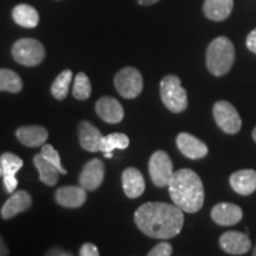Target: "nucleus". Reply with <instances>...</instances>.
<instances>
[{"instance_id":"0eeeda50","label":"nucleus","mask_w":256,"mask_h":256,"mask_svg":"<svg viewBox=\"0 0 256 256\" xmlns=\"http://www.w3.org/2000/svg\"><path fill=\"white\" fill-rule=\"evenodd\" d=\"M214 118L220 130L226 134H236L241 130L242 120L238 112L228 101H217L214 104Z\"/></svg>"},{"instance_id":"2f4dec72","label":"nucleus","mask_w":256,"mask_h":256,"mask_svg":"<svg viewBox=\"0 0 256 256\" xmlns=\"http://www.w3.org/2000/svg\"><path fill=\"white\" fill-rule=\"evenodd\" d=\"M48 255H60V256L68 255L69 256V255H72V252L63 250V249H60V248H54V249H51L49 252H48Z\"/></svg>"},{"instance_id":"9d476101","label":"nucleus","mask_w":256,"mask_h":256,"mask_svg":"<svg viewBox=\"0 0 256 256\" xmlns=\"http://www.w3.org/2000/svg\"><path fill=\"white\" fill-rule=\"evenodd\" d=\"M220 246L229 255H244L250 250L252 241L247 234L226 232L220 238Z\"/></svg>"},{"instance_id":"72a5a7b5","label":"nucleus","mask_w":256,"mask_h":256,"mask_svg":"<svg viewBox=\"0 0 256 256\" xmlns=\"http://www.w3.org/2000/svg\"><path fill=\"white\" fill-rule=\"evenodd\" d=\"M138 2H139L140 5H153L156 4V2H158L159 0H136Z\"/></svg>"},{"instance_id":"473e14b6","label":"nucleus","mask_w":256,"mask_h":256,"mask_svg":"<svg viewBox=\"0 0 256 256\" xmlns=\"http://www.w3.org/2000/svg\"><path fill=\"white\" fill-rule=\"evenodd\" d=\"M5 255H8V249L6 247L4 240H2V236H0V256H5Z\"/></svg>"},{"instance_id":"f704fd0d","label":"nucleus","mask_w":256,"mask_h":256,"mask_svg":"<svg viewBox=\"0 0 256 256\" xmlns=\"http://www.w3.org/2000/svg\"><path fill=\"white\" fill-rule=\"evenodd\" d=\"M252 139H254V142H256V126H255L254 130H252Z\"/></svg>"},{"instance_id":"6e6552de","label":"nucleus","mask_w":256,"mask_h":256,"mask_svg":"<svg viewBox=\"0 0 256 256\" xmlns=\"http://www.w3.org/2000/svg\"><path fill=\"white\" fill-rule=\"evenodd\" d=\"M148 171L153 184L158 188L168 186L174 176V165L171 158L165 151H156L152 154L148 162Z\"/></svg>"},{"instance_id":"4be33fe9","label":"nucleus","mask_w":256,"mask_h":256,"mask_svg":"<svg viewBox=\"0 0 256 256\" xmlns=\"http://www.w3.org/2000/svg\"><path fill=\"white\" fill-rule=\"evenodd\" d=\"M12 18L18 25L28 28H36L40 23V14L37 10L28 4L16 6L12 11Z\"/></svg>"},{"instance_id":"dca6fc26","label":"nucleus","mask_w":256,"mask_h":256,"mask_svg":"<svg viewBox=\"0 0 256 256\" xmlns=\"http://www.w3.org/2000/svg\"><path fill=\"white\" fill-rule=\"evenodd\" d=\"M32 206V198L26 191H17L5 202L2 208V217L4 220H10L18 214L26 211Z\"/></svg>"},{"instance_id":"c85d7f7f","label":"nucleus","mask_w":256,"mask_h":256,"mask_svg":"<svg viewBox=\"0 0 256 256\" xmlns=\"http://www.w3.org/2000/svg\"><path fill=\"white\" fill-rule=\"evenodd\" d=\"M172 254V246L168 242H162L148 252L150 256H170Z\"/></svg>"},{"instance_id":"6ab92c4d","label":"nucleus","mask_w":256,"mask_h":256,"mask_svg":"<svg viewBox=\"0 0 256 256\" xmlns=\"http://www.w3.org/2000/svg\"><path fill=\"white\" fill-rule=\"evenodd\" d=\"M78 138L82 148L88 152L100 151V144L102 134L95 126H92L88 121H83L78 127Z\"/></svg>"},{"instance_id":"c756f323","label":"nucleus","mask_w":256,"mask_h":256,"mask_svg":"<svg viewBox=\"0 0 256 256\" xmlns=\"http://www.w3.org/2000/svg\"><path fill=\"white\" fill-rule=\"evenodd\" d=\"M80 255L81 256H98V249L96 248L95 244L92 243H84L80 250Z\"/></svg>"},{"instance_id":"e433bc0d","label":"nucleus","mask_w":256,"mask_h":256,"mask_svg":"<svg viewBox=\"0 0 256 256\" xmlns=\"http://www.w3.org/2000/svg\"><path fill=\"white\" fill-rule=\"evenodd\" d=\"M252 255L256 256V247H255V249H254V252H252Z\"/></svg>"},{"instance_id":"c9c22d12","label":"nucleus","mask_w":256,"mask_h":256,"mask_svg":"<svg viewBox=\"0 0 256 256\" xmlns=\"http://www.w3.org/2000/svg\"><path fill=\"white\" fill-rule=\"evenodd\" d=\"M0 177H2V162H0Z\"/></svg>"},{"instance_id":"f3484780","label":"nucleus","mask_w":256,"mask_h":256,"mask_svg":"<svg viewBox=\"0 0 256 256\" xmlns=\"http://www.w3.org/2000/svg\"><path fill=\"white\" fill-rule=\"evenodd\" d=\"M86 188L82 186H63L57 188L55 198L56 202L64 208H80L84 204L86 200H87V194H86Z\"/></svg>"},{"instance_id":"f03ea898","label":"nucleus","mask_w":256,"mask_h":256,"mask_svg":"<svg viewBox=\"0 0 256 256\" xmlns=\"http://www.w3.org/2000/svg\"><path fill=\"white\" fill-rule=\"evenodd\" d=\"M171 200L184 212L194 214L204 204V186L196 172L182 168L174 172L168 183Z\"/></svg>"},{"instance_id":"39448f33","label":"nucleus","mask_w":256,"mask_h":256,"mask_svg":"<svg viewBox=\"0 0 256 256\" xmlns=\"http://www.w3.org/2000/svg\"><path fill=\"white\" fill-rule=\"evenodd\" d=\"M12 56L22 66H34L43 62L46 49L40 40L34 38H22L12 48Z\"/></svg>"},{"instance_id":"412c9836","label":"nucleus","mask_w":256,"mask_h":256,"mask_svg":"<svg viewBox=\"0 0 256 256\" xmlns=\"http://www.w3.org/2000/svg\"><path fill=\"white\" fill-rule=\"evenodd\" d=\"M234 0H206L203 11L206 18L214 22H222L232 14Z\"/></svg>"},{"instance_id":"a211bd4d","label":"nucleus","mask_w":256,"mask_h":256,"mask_svg":"<svg viewBox=\"0 0 256 256\" xmlns=\"http://www.w3.org/2000/svg\"><path fill=\"white\" fill-rule=\"evenodd\" d=\"M122 188L128 198L140 197L145 191V179L136 168H128L122 174Z\"/></svg>"},{"instance_id":"f257e3e1","label":"nucleus","mask_w":256,"mask_h":256,"mask_svg":"<svg viewBox=\"0 0 256 256\" xmlns=\"http://www.w3.org/2000/svg\"><path fill=\"white\" fill-rule=\"evenodd\" d=\"M183 212L176 204L148 202L138 208L134 222L150 238L170 240L176 238L183 229Z\"/></svg>"},{"instance_id":"4468645a","label":"nucleus","mask_w":256,"mask_h":256,"mask_svg":"<svg viewBox=\"0 0 256 256\" xmlns=\"http://www.w3.org/2000/svg\"><path fill=\"white\" fill-rule=\"evenodd\" d=\"M243 217L241 208L232 203H220L211 210V218L218 226H230L238 224Z\"/></svg>"},{"instance_id":"bb28decb","label":"nucleus","mask_w":256,"mask_h":256,"mask_svg":"<svg viewBox=\"0 0 256 256\" xmlns=\"http://www.w3.org/2000/svg\"><path fill=\"white\" fill-rule=\"evenodd\" d=\"M74 98L78 100H87L92 95V84L88 76L84 72H78L74 81Z\"/></svg>"},{"instance_id":"9b49d317","label":"nucleus","mask_w":256,"mask_h":256,"mask_svg":"<svg viewBox=\"0 0 256 256\" xmlns=\"http://www.w3.org/2000/svg\"><path fill=\"white\" fill-rule=\"evenodd\" d=\"M0 162L2 165V179H4V185L6 191L10 194H14L18 186V180L16 174L23 166V160L14 153H2L0 156Z\"/></svg>"},{"instance_id":"7c9ffc66","label":"nucleus","mask_w":256,"mask_h":256,"mask_svg":"<svg viewBox=\"0 0 256 256\" xmlns=\"http://www.w3.org/2000/svg\"><path fill=\"white\" fill-rule=\"evenodd\" d=\"M246 46H247L249 51H252V52H254L256 55V28H254L248 34L247 40H246Z\"/></svg>"},{"instance_id":"7ed1b4c3","label":"nucleus","mask_w":256,"mask_h":256,"mask_svg":"<svg viewBox=\"0 0 256 256\" xmlns=\"http://www.w3.org/2000/svg\"><path fill=\"white\" fill-rule=\"evenodd\" d=\"M235 62V49L226 37H217L206 49V68L214 76H223L230 72Z\"/></svg>"},{"instance_id":"5701e85b","label":"nucleus","mask_w":256,"mask_h":256,"mask_svg":"<svg viewBox=\"0 0 256 256\" xmlns=\"http://www.w3.org/2000/svg\"><path fill=\"white\" fill-rule=\"evenodd\" d=\"M34 164L37 168L38 172H40V182H43L48 186H54L58 182L60 174L58 168L55 165L51 164L50 162H48L40 153L34 156Z\"/></svg>"},{"instance_id":"f8f14e48","label":"nucleus","mask_w":256,"mask_h":256,"mask_svg":"<svg viewBox=\"0 0 256 256\" xmlns=\"http://www.w3.org/2000/svg\"><path fill=\"white\" fill-rule=\"evenodd\" d=\"M96 113L104 122L108 124H119L124 119V108L116 98L104 96L98 98L95 104Z\"/></svg>"},{"instance_id":"423d86ee","label":"nucleus","mask_w":256,"mask_h":256,"mask_svg":"<svg viewBox=\"0 0 256 256\" xmlns=\"http://www.w3.org/2000/svg\"><path fill=\"white\" fill-rule=\"evenodd\" d=\"M115 88L119 94L124 98H136V96L142 94L144 88V81L142 74L136 68L121 69L115 75L114 78Z\"/></svg>"},{"instance_id":"1a4fd4ad","label":"nucleus","mask_w":256,"mask_h":256,"mask_svg":"<svg viewBox=\"0 0 256 256\" xmlns=\"http://www.w3.org/2000/svg\"><path fill=\"white\" fill-rule=\"evenodd\" d=\"M104 178V164L101 159L94 158L88 162L80 174V185L87 191H94L102 184Z\"/></svg>"},{"instance_id":"aec40b11","label":"nucleus","mask_w":256,"mask_h":256,"mask_svg":"<svg viewBox=\"0 0 256 256\" xmlns=\"http://www.w3.org/2000/svg\"><path fill=\"white\" fill-rule=\"evenodd\" d=\"M18 140L28 147H40L46 144L48 130L42 126H24L16 132Z\"/></svg>"},{"instance_id":"a878e982","label":"nucleus","mask_w":256,"mask_h":256,"mask_svg":"<svg viewBox=\"0 0 256 256\" xmlns=\"http://www.w3.org/2000/svg\"><path fill=\"white\" fill-rule=\"evenodd\" d=\"M72 80V70L66 69L64 70L57 76L55 81H54L52 86H51V94L54 95V98L57 100H63L66 98L69 92V86L70 82Z\"/></svg>"},{"instance_id":"20e7f679","label":"nucleus","mask_w":256,"mask_h":256,"mask_svg":"<svg viewBox=\"0 0 256 256\" xmlns=\"http://www.w3.org/2000/svg\"><path fill=\"white\" fill-rule=\"evenodd\" d=\"M160 98L168 110L182 113L188 107L186 90L182 87L180 78L176 75H168L160 82Z\"/></svg>"},{"instance_id":"ddd939ff","label":"nucleus","mask_w":256,"mask_h":256,"mask_svg":"<svg viewBox=\"0 0 256 256\" xmlns=\"http://www.w3.org/2000/svg\"><path fill=\"white\" fill-rule=\"evenodd\" d=\"M177 146L179 151L188 159H202L209 153L206 144L190 133L178 134Z\"/></svg>"},{"instance_id":"393cba45","label":"nucleus","mask_w":256,"mask_h":256,"mask_svg":"<svg viewBox=\"0 0 256 256\" xmlns=\"http://www.w3.org/2000/svg\"><path fill=\"white\" fill-rule=\"evenodd\" d=\"M23 89V81L11 69H0V92H19Z\"/></svg>"},{"instance_id":"2eb2a0df","label":"nucleus","mask_w":256,"mask_h":256,"mask_svg":"<svg viewBox=\"0 0 256 256\" xmlns=\"http://www.w3.org/2000/svg\"><path fill=\"white\" fill-rule=\"evenodd\" d=\"M229 182L236 194L249 196L256 191V171L252 168L240 170L230 176Z\"/></svg>"},{"instance_id":"cd10ccee","label":"nucleus","mask_w":256,"mask_h":256,"mask_svg":"<svg viewBox=\"0 0 256 256\" xmlns=\"http://www.w3.org/2000/svg\"><path fill=\"white\" fill-rule=\"evenodd\" d=\"M40 154L43 156L44 158L48 160V162H50L51 164L55 165L56 168H58V171L60 172V174H66V171L64 170V168L62 166V162H60V158L58 152H57L52 146L48 145V144H44V145L42 146Z\"/></svg>"},{"instance_id":"b1692460","label":"nucleus","mask_w":256,"mask_h":256,"mask_svg":"<svg viewBox=\"0 0 256 256\" xmlns=\"http://www.w3.org/2000/svg\"><path fill=\"white\" fill-rule=\"evenodd\" d=\"M130 145V138L124 133H112L102 136L100 151L104 152L106 158H112L114 150H124Z\"/></svg>"}]
</instances>
